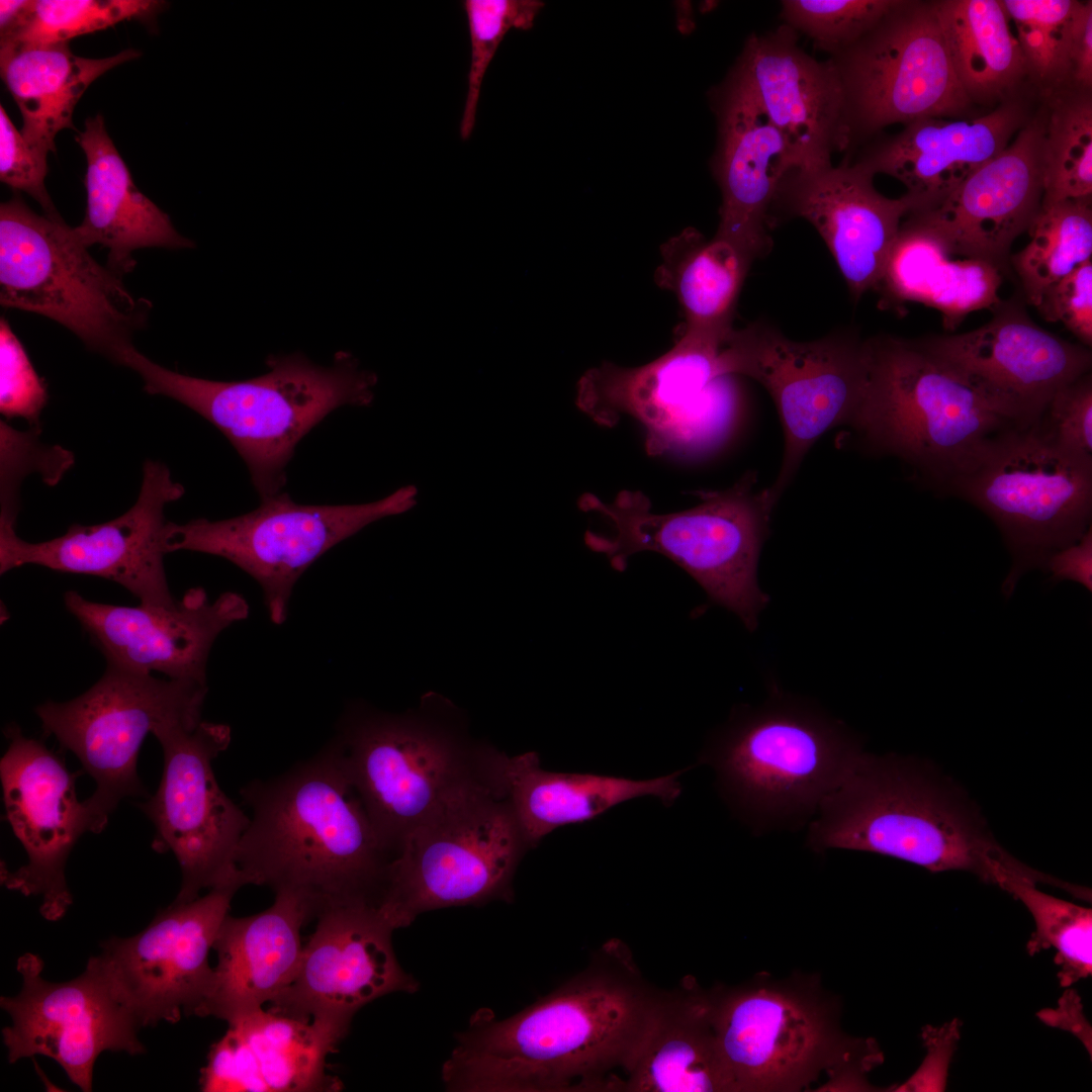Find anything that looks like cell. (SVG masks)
Segmentation results:
<instances>
[{
	"instance_id": "6da1fadb",
	"label": "cell",
	"mask_w": 1092,
	"mask_h": 1092,
	"mask_svg": "<svg viewBox=\"0 0 1092 1092\" xmlns=\"http://www.w3.org/2000/svg\"><path fill=\"white\" fill-rule=\"evenodd\" d=\"M617 950L515 1015L478 1010L443 1065L447 1090H608L604 1075L630 1065L660 994Z\"/></svg>"
},
{
	"instance_id": "7a4b0ae2",
	"label": "cell",
	"mask_w": 1092,
	"mask_h": 1092,
	"mask_svg": "<svg viewBox=\"0 0 1092 1092\" xmlns=\"http://www.w3.org/2000/svg\"><path fill=\"white\" fill-rule=\"evenodd\" d=\"M241 794L252 811L236 853L244 886L294 894L314 918L348 902L377 905L392 854L330 746Z\"/></svg>"
},
{
	"instance_id": "3957f363",
	"label": "cell",
	"mask_w": 1092,
	"mask_h": 1092,
	"mask_svg": "<svg viewBox=\"0 0 1092 1092\" xmlns=\"http://www.w3.org/2000/svg\"><path fill=\"white\" fill-rule=\"evenodd\" d=\"M806 845L872 852L930 872L965 871L1002 890L1043 874L1011 856L958 793L916 761L864 750L807 825Z\"/></svg>"
},
{
	"instance_id": "277c9868",
	"label": "cell",
	"mask_w": 1092,
	"mask_h": 1092,
	"mask_svg": "<svg viewBox=\"0 0 1092 1092\" xmlns=\"http://www.w3.org/2000/svg\"><path fill=\"white\" fill-rule=\"evenodd\" d=\"M116 363L136 372L149 394L170 397L215 426L245 461L261 499L282 492L299 441L336 408L372 404L378 382L347 351L336 353L327 367L301 353L270 355L265 374L240 381L172 371L132 345Z\"/></svg>"
},
{
	"instance_id": "5b68a950",
	"label": "cell",
	"mask_w": 1092,
	"mask_h": 1092,
	"mask_svg": "<svg viewBox=\"0 0 1092 1092\" xmlns=\"http://www.w3.org/2000/svg\"><path fill=\"white\" fill-rule=\"evenodd\" d=\"M863 751L860 738L810 701L775 691L734 711L701 761L755 834L807 826Z\"/></svg>"
},
{
	"instance_id": "8992f818",
	"label": "cell",
	"mask_w": 1092,
	"mask_h": 1092,
	"mask_svg": "<svg viewBox=\"0 0 1092 1092\" xmlns=\"http://www.w3.org/2000/svg\"><path fill=\"white\" fill-rule=\"evenodd\" d=\"M755 483V472L747 471L731 487L697 491V506L668 514L653 513L649 497L640 490H621L611 503L583 492L577 508L603 521L601 530L585 531L584 544L620 572L636 553L664 555L685 569L713 603L754 631L769 601L758 585L757 567L776 506L766 487L756 489Z\"/></svg>"
},
{
	"instance_id": "52a82bcc",
	"label": "cell",
	"mask_w": 1092,
	"mask_h": 1092,
	"mask_svg": "<svg viewBox=\"0 0 1092 1092\" xmlns=\"http://www.w3.org/2000/svg\"><path fill=\"white\" fill-rule=\"evenodd\" d=\"M867 375L851 429L873 451L895 456L945 487L971 471L1013 428L917 341H864Z\"/></svg>"
},
{
	"instance_id": "ba28073f",
	"label": "cell",
	"mask_w": 1092,
	"mask_h": 1092,
	"mask_svg": "<svg viewBox=\"0 0 1092 1092\" xmlns=\"http://www.w3.org/2000/svg\"><path fill=\"white\" fill-rule=\"evenodd\" d=\"M459 710L437 694L403 714L352 711L330 743L394 856L404 837L483 772L482 749Z\"/></svg>"
},
{
	"instance_id": "9c48e42d",
	"label": "cell",
	"mask_w": 1092,
	"mask_h": 1092,
	"mask_svg": "<svg viewBox=\"0 0 1092 1092\" xmlns=\"http://www.w3.org/2000/svg\"><path fill=\"white\" fill-rule=\"evenodd\" d=\"M530 848L510 803L483 771L404 837L377 906L396 930L427 911L510 901Z\"/></svg>"
},
{
	"instance_id": "30bf717a",
	"label": "cell",
	"mask_w": 1092,
	"mask_h": 1092,
	"mask_svg": "<svg viewBox=\"0 0 1092 1092\" xmlns=\"http://www.w3.org/2000/svg\"><path fill=\"white\" fill-rule=\"evenodd\" d=\"M729 334L682 330L670 350L644 365L587 369L576 382L575 405L604 428L626 416L636 420L652 457L712 449L728 435L739 405L725 354Z\"/></svg>"
},
{
	"instance_id": "8fae6325",
	"label": "cell",
	"mask_w": 1092,
	"mask_h": 1092,
	"mask_svg": "<svg viewBox=\"0 0 1092 1092\" xmlns=\"http://www.w3.org/2000/svg\"><path fill=\"white\" fill-rule=\"evenodd\" d=\"M0 302L61 324L113 362L151 307L90 255L75 228L19 197L0 206Z\"/></svg>"
},
{
	"instance_id": "7c38bea8",
	"label": "cell",
	"mask_w": 1092,
	"mask_h": 1092,
	"mask_svg": "<svg viewBox=\"0 0 1092 1092\" xmlns=\"http://www.w3.org/2000/svg\"><path fill=\"white\" fill-rule=\"evenodd\" d=\"M946 489L980 508L1001 530L1014 558L1003 583L1007 598L1023 572L1043 567L1051 553L1078 541L1091 526L1092 461L1060 448L1035 425L1002 432Z\"/></svg>"
},
{
	"instance_id": "4fadbf2b",
	"label": "cell",
	"mask_w": 1092,
	"mask_h": 1092,
	"mask_svg": "<svg viewBox=\"0 0 1092 1092\" xmlns=\"http://www.w3.org/2000/svg\"><path fill=\"white\" fill-rule=\"evenodd\" d=\"M207 690L206 682L157 678L107 661L100 679L84 694L35 708L46 736L73 752L96 783L84 801L91 832L104 829L120 800L146 796L136 772L145 738L166 725L199 723Z\"/></svg>"
},
{
	"instance_id": "5bb4252c",
	"label": "cell",
	"mask_w": 1092,
	"mask_h": 1092,
	"mask_svg": "<svg viewBox=\"0 0 1092 1092\" xmlns=\"http://www.w3.org/2000/svg\"><path fill=\"white\" fill-rule=\"evenodd\" d=\"M419 494L405 484L370 503L301 505L282 491L238 517L168 522L164 547L229 560L259 583L270 620L281 625L296 581L317 558L368 525L413 510Z\"/></svg>"
},
{
	"instance_id": "9a60e30c",
	"label": "cell",
	"mask_w": 1092,
	"mask_h": 1092,
	"mask_svg": "<svg viewBox=\"0 0 1092 1092\" xmlns=\"http://www.w3.org/2000/svg\"><path fill=\"white\" fill-rule=\"evenodd\" d=\"M726 352L731 374L760 383L781 419L782 464L766 487L776 505L815 442L832 428H851L866 383L864 341L842 331L798 342L757 321L733 329Z\"/></svg>"
},
{
	"instance_id": "2e32d148",
	"label": "cell",
	"mask_w": 1092,
	"mask_h": 1092,
	"mask_svg": "<svg viewBox=\"0 0 1092 1092\" xmlns=\"http://www.w3.org/2000/svg\"><path fill=\"white\" fill-rule=\"evenodd\" d=\"M153 735L163 749V775L156 793L138 806L155 826L154 850L172 851L179 863L174 902H190L204 889H240L236 853L250 817L220 790L211 765L228 748L231 728L201 720Z\"/></svg>"
},
{
	"instance_id": "e0dca14e",
	"label": "cell",
	"mask_w": 1092,
	"mask_h": 1092,
	"mask_svg": "<svg viewBox=\"0 0 1092 1092\" xmlns=\"http://www.w3.org/2000/svg\"><path fill=\"white\" fill-rule=\"evenodd\" d=\"M835 63L851 139L893 123L959 118L972 101L953 71L933 1H898Z\"/></svg>"
},
{
	"instance_id": "ac0fdd59",
	"label": "cell",
	"mask_w": 1092,
	"mask_h": 1092,
	"mask_svg": "<svg viewBox=\"0 0 1092 1092\" xmlns=\"http://www.w3.org/2000/svg\"><path fill=\"white\" fill-rule=\"evenodd\" d=\"M710 994L733 1091H798L849 1056L828 1005L811 987L761 979Z\"/></svg>"
},
{
	"instance_id": "d6986e66",
	"label": "cell",
	"mask_w": 1092,
	"mask_h": 1092,
	"mask_svg": "<svg viewBox=\"0 0 1092 1092\" xmlns=\"http://www.w3.org/2000/svg\"><path fill=\"white\" fill-rule=\"evenodd\" d=\"M42 970L38 956L23 954L17 962L20 992L1 997V1008L11 1018L2 1030L9 1063L48 1057L89 1092L95 1062L103 1052L145 1053L138 1037L141 1026L115 993L98 956L68 982H50L41 977Z\"/></svg>"
},
{
	"instance_id": "ffe728a7",
	"label": "cell",
	"mask_w": 1092,
	"mask_h": 1092,
	"mask_svg": "<svg viewBox=\"0 0 1092 1092\" xmlns=\"http://www.w3.org/2000/svg\"><path fill=\"white\" fill-rule=\"evenodd\" d=\"M291 983L268 1010L315 1022L343 1039L358 1010L393 992L413 993L418 982L399 965L395 930L370 901L332 906L316 917Z\"/></svg>"
},
{
	"instance_id": "44dd1931",
	"label": "cell",
	"mask_w": 1092,
	"mask_h": 1092,
	"mask_svg": "<svg viewBox=\"0 0 1092 1092\" xmlns=\"http://www.w3.org/2000/svg\"><path fill=\"white\" fill-rule=\"evenodd\" d=\"M185 492L161 461L147 460L135 503L122 515L97 525L70 526L57 538L28 542L15 532V521L0 519V573L27 564L110 579L142 605H177L164 567L165 508Z\"/></svg>"
},
{
	"instance_id": "7402d4cb",
	"label": "cell",
	"mask_w": 1092,
	"mask_h": 1092,
	"mask_svg": "<svg viewBox=\"0 0 1092 1092\" xmlns=\"http://www.w3.org/2000/svg\"><path fill=\"white\" fill-rule=\"evenodd\" d=\"M238 890L173 902L140 933L101 944L103 969L141 1027L196 1015L213 976L208 954Z\"/></svg>"
},
{
	"instance_id": "603a6c76",
	"label": "cell",
	"mask_w": 1092,
	"mask_h": 1092,
	"mask_svg": "<svg viewBox=\"0 0 1092 1092\" xmlns=\"http://www.w3.org/2000/svg\"><path fill=\"white\" fill-rule=\"evenodd\" d=\"M1015 429L1038 421L1053 395L1089 373L1087 347L1072 344L1006 306L986 325L917 341Z\"/></svg>"
},
{
	"instance_id": "cb8c5ba5",
	"label": "cell",
	"mask_w": 1092,
	"mask_h": 1092,
	"mask_svg": "<svg viewBox=\"0 0 1092 1092\" xmlns=\"http://www.w3.org/2000/svg\"><path fill=\"white\" fill-rule=\"evenodd\" d=\"M5 735L9 746L0 762L3 802L27 863L15 872L2 868L1 882L24 896H40L42 917L57 921L73 902L66 861L91 828L84 801L76 795L75 782L83 771L70 772L58 753L25 737L16 725L8 726Z\"/></svg>"
},
{
	"instance_id": "d4e9b609",
	"label": "cell",
	"mask_w": 1092,
	"mask_h": 1092,
	"mask_svg": "<svg viewBox=\"0 0 1092 1092\" xmlns=\"http://www.w3.org/2000/svg\"><path fill=\"white\" fill-rule=\"evenodd\" d=\"M1044 129L1045 109L942 202L910 212L908 219L952 257L984 261L1000 270L1012 243L1041 210Z\"/></svg>"
},
{
	"instance_id": "484cf974",
	"label": "cell",
	"mask_w": 1092,
	"mask_h": 1092,
	"mask_svg": "<svg viewBox=\"0 0 1092 1092\" xmlns=\"http://www.w3.org/2000/svg\"><path fill=\"white\" fill-rule=\"evenodd\" d=\"M64 603L106 661L201 682L217 636L249 615L240 594L224 592L210 601L202 587L188 589L172 608L96 603L75 590L64 595Z\"/></svg>"
},
{
	"instance_id": "4316f807",
	"label": "cell",
	"mask_w": 1092,
	"mask_h": 1092,
	"mask_svg": "<svg viewBox=\"0 0 1092 1092\" xmlns=\"http://www.w3.org/2000/svg\"><path fill=\"white\" fill-rule=\"evenodd\" d=\"M730 79L782 132L796 170L830 166L832 154L850 145L845 92L835 63L805 53L789 26L750 36Z\"/></svg>"
},
{
	"instance_id": "83f0119b",
	"label": "cell",
	"mask_w": 1092,
	"mask_h": 1092,
	"mask_svg": "<svg viewBox=\"0 0 1092 1092\" xmlns=\"http://www.w3.org/2000/svg\"><path fill=\"white\" fill-rule=\"evenodd\" d=\"M873 178L857 162L793 170L782 180L770 211L780 207L817 230L854 299L879 288L902 218L915 209L906 194L879 193Z\"/></svg>"
},
{
	"instance_id": "f1b7e54d",
	"label": "cell",
	"mask_w": 1092,
	"mask_h": 1092,
	"mask_svg": "<svg viewBox=\"0 0 1092 1092\" xmlns=\"http://www.w3.org/2000/svg\"><path fill=\"white\" fill-rule=\"evenodd\" d=\"M719 147L714 172L722 193L718 236L752 260L771 249L770 211L782 180L797 164L763 109L729 79L718 94Z\"/></svg>"
},
{
	"instance_id": "f546056e",
	"label": "cell",
	"mask_w": 1092,
	"mask_h": 1092,
	"mask_svg": "<svg viewBox=\"0 0 1092 1092\" xmlns=\"http://www.w3.org/2000/svg\"><path fill=\"white\" fill-rule=\"evenodd\" d=\"M1029 118L1023 103L1009 98L979 117L920 119L857 163L874 176L886 174L902 182L915 205L912 212L929 210L1001 153Z\"/></svg>"
},
{
	"instance_id": "4dcf8cb0",
	"label": "cell",
	"mask_w": 1092,
	"mask_h": 1092,
	"mask_svg": "<svg viewBox=\"0 0 1092 1092\" xmlns=\"http://www.w3.org/2000/svg\"><path fill=\"white\" fill-rule=\"evenodd\" d=\"M314 918L309 904L291 893H275L266 910L247 917L228 915L213 949L217 965L196 1015L233 1024L263 1009L293 980L303 946L301 928Z\"/></svg>"
},
{
	"instance_id": "1f68e13d",
	"label": "cell",
	"mask_w": 1092,
	"mask_h": 1092,
	"mask_svg": "<svg viewBox=\"0 0 1092 1092\" xmlns=\"http://www.w3.org/2000/svg\"><path fill=\"white\" fill-rule=\"evenodd\" d=\"M482 761L531 847L556 828L593 820L629 800L650 796L670 805L681 793V771L648 780L556 772L542 768L535 752L509 756L490 746H484Z\"/></svg>"
},
{
	"instance_id": "d6a6232c",
	"label": "cell",
	"mask_w": 1092,
	"mask_h": 1092,
	"mask_svg": "<svg viewBox=\"0 0 1092 1092\" xmlns=\"http://www.w3.org/2000/svg\"><path fill=\"white\" fill-rule=\"evenodd\" d=\"M76 140L85 154L87 169L86 210L75 231L88 248L99 244L108 249L106 266L122 276L133 269L135 250L194 246L175 230L168 214L136 188L101 115L88 117Z\"/></svg>"
},
{
	"instance_id": "836d02e7",
	"label": "cell",
	"mask_w": 1092,
	"mask_h": 1092,
	"mask_svg": "<svg viewBox=\"0 0 1092 1092\" xmlns=\"http://www.w3.org/2000/svg\"><path fill=\"white\" fill-rule=\"evenodd\" d=\"M620 1090L733 1091L712 1021L710 992L686 985L660 992L645 1036Z\"/></svg>"
},
{
	"instance_id": "e575fe53",
	"label": "cell",
	"mask_w": 1092,
	"mask_h": 1092,
	"mask_svg": "<svg viewBox=\"0 0 1092 1092\" xmlns=\"http://www.w3.org/2000/svg\"><path fill=\"white\" fill-rule=\"evenodd\" d=\"M139 56L128 49L107 58H83L73 54L69 42L0 47L1 77L22 115L23 138L46 155L55 151L59 131L74 128L75 106L89 85Z\"/></svg>"
},
{
	"instance_id": "d590c367",
	"label": "cell",
	"mask_w": 1092,
	"mask_h": 1092,
	"mask_svg": "<svg viewBox=\"0 0 1092 1092\" xmlns=\"http://www.w3.org/2000/svg\"><path fill=\"white\" fill-rule=\"evenodd\" d=\"M1000 270L984 261L956 260L908 218L901 223L879 287L897 301L938 310L953 329L967 314L1001 305Z\"/></svg>"
},
{
	"instance_id": "8d00e7d4",
	"label": "cell",
	"mask_w": 1092,
	"mask_h": 1092,
	"mask_svg": "<svg viewBox=\"0 0 1092 1092\" xmlns=\"http://www.w3.org/2000/svg\"><path fill=\"white\" fill-rule=\"evenodd\" d=\"M655 282L671 291L685 315V331L726 335L752 259L730 241L687 229L661 248Z\"/></svg>"
},
{
	"instance_id": "74e56055",
	"label": "cell",
	"mask_w": 1092,
	"mask_h": 1092,
	"mask_svg": "<svg viewBox=\"0 0 1092 1092\" xmlns=\"http://www.w3.org/2000/svg\"><path fill=\"white\" fill-rule=\"evenodd\" d=\"M933 5L953 71L970 100L1009 99L1028 76L1001 1L942 0Z\"/></svg>"
},
{
	"instance_id": "f35d334b",
	"label": "cell",
	"mask_w": 1092,
	"mask_h": 1092,
	"mask_svg": "<svg viewBox=\"0 0 1092 1092\" xmlns=\"http://www.w3.org/2000/svg\"><path fill=\"white\" fill-rule=\"evenodd\" d=\"M248 1048L264 1092L336 1091L327 1058L342 1040L324 1026L263 1009L229 1024Z\"/></svg>"
},
{
	"instance_id": "ab89813d",
	"label": "cell",
	"mask_w": 1092,
	"mask_h": 1092,
	"mask_svg": "<svg viewBox=\"0 0 1092 1092\" xmlns=\"http://www.w3.org/2000/svg\"><path fill=\"white\" fill-rule=\"evenodd\" d=\"M1027 232L1029 242L1012 264L1027 301L1036 306L1049 287L1091 260V196L1041 208Z\"/></svg>"
},
{
	"instance_id": "60d3db41",
	"label": "cell",
	"mask_w": 1092,
	"mask_h": 1092,
	"mask_svg": "<svg viewBox=\"0 0 1092 1092\" xmlns=\"http://www.w3.org/2000/svg\"><path fill=\"white\" fill-rule=\"evenodd\" d=\"M1044 98L1041 208L1092 195L1091 91L1068 87Z\"/></svg>"
},
{
	"instance_id": "b9f144b4",
	"label": "cell",
	"mask_w": 1092,
	"mask_h": 1092,
	"mask_svg": "<svg viewBox=\"0 0 1092 1092\" xmlns=\"http://www.w3.org/2000/svg\"><path fill=\"white\" fill-rule=\"evenodd\" d=\"M1005 891L1020 900L1032 915L1035 931L1027 943L1030 954L1057 950L1059 979L1068 987L1092 972V911L1090 908L1045 894L1031 881H1016Z\"/></svg>"
},
{
	"instance_id": "7bdbcfd3",
	"label": "cell",
	"mask_w": 1092,
	"mask_h": 1092,
	"mask_svg": "<svg viewBox=\"0 0 1092 1092\" xmlns=\"http://www.w3.org/2000/svg\"><path fill=\"white\" fill-rule=\"evenodd\" d=\"M1074 0H1003L1016 26L1027 76L1043 96L1072 87L1070 31Z\"/></svg>"
},
{
	"instance_id": "ee69618b",
	"label": "cell",
	"mask_w": 1092,
	"mask_h": 1092,
	"mask_svg": "<svg viewBox=\"0 0 1092 1092\" xmlns=\"http://www.w3.org/2000/svg\"><path fill=\"white\" fill-rule=\"evenodd\" d=\"M164 2L154 0H33L18 29L0 47L69 42L124 20L150 19Z\"/></svg>"
},
{
	"instance_id": "f6af8a7d",
	"label": "cell",
	"mask_w": 1092,
	"mask_h": 1092,
	"mask_svg": "<svg viewBox=\"0 0 1092 1092\" xmlns=\"http://www.w3.org/2000/svg\"><path fill=\"white\" fill-rule=\"evenodd\" d=\"M544 3L537 0H465L471 60L468 88L460 122V136L470 138L476 119L480 88L486 70L505 35L512 28L527 30Z\"/></svg>"
},
{
	"instance_id": "bcb514c9",
	"label": "cell",
	"mask_w": 1092,
	"mask_h": 1092,
	"mask_svg": "<svg viewBox=\"0 0 1092 1092\" xmlns=\"http://www.w3.org/2000/svg\"><path fill=\"white\" fill-rule=\"evenodd\" d=\"M895 0H785L787 26L808 35L835 56L843 53L887 15Z\"/></svg>"
},
{
	"instance_id": "7dc6e473",
	"label": "cell",
	"mask_w": 1092,
	"mask_h": 1092,
	"mask_svg": "<svg viewBox=\"0 0 1092 1092\" xmlns=\"http://www.w3.org/2000/svg\"><path fill=\"white\" fill-rule=\"evenodd\" d=\"M1034 425L1060 448L1092 461L1091 374L1059 389Z\"/></svg>"
},
{
	"instance_id": "c3c4849f",
	"label": "cell",
	"mask_w": 1092,
	"mask_h": 1092,
	"mask_svg": "<svg viewBox=\"0 0 1092 1092\" xmlns=\"http://www.w3.org/2000/svg\"><path fill=\"white\" fill-rule=\"evenodd\" d=\"M48 400L47 386L35 372L25 350L6 320L0 322V412L6 418H22L38 429L39 415Z\"/></svg>"
},
{
	"instance_id": "681fc988",
	"label": "cell",
	"mask_w": 1092,
	"mask_h": 1092,
	"mask_svg": "<svg viewBox=\"0 0 1092 1092\" xmlns=\"http://www.w3.org/2000/svg\"><path fill=\"white\" fill-rule=\"evenodd\" d=\"M46 154L33 149L23 138L6 110L0 106V179L11 188L24 191L36 200L46 214L59 217L47 191Z\"/></svg>"
},
{
	"instance_id": "f907efd6",
	"label": "cell",
	"mask_w": 1092,
	"mask_h": 1092,
	"mask_svg": "<svg viewBox=\"0 0 1092 1092\" xmlns=\"http://www.w3.org/2000/svg\"><path fill=\"white\" fill-rule=\"evenodd\" d=\"M1048 322H1061L1085 347L1092 344V261L1049 287L1035 306Z\"/></svg>"
},
{
	"instance_id": "816d5d0a",
	"label": "cell",
	"mask_w": 1092,
	"mask_h": 1092,
	"mask_svg": "<svg viewBox=\"0 0 1092 1092\" xmlns=\"http://www.w3.org/2000/svg\"><path fill=\"white\" fill-rule=\"evenodd\" d=\"M1070 63L1072 87L1091 91L1092 87V2L1077 1L1071 22Z\"/></svg>"
},
{
	"instance_id": "f5cc1de1",
	"label": "cell",
	"mask_w": 1092,
	"mask_h": 1092,
	"mask_svg": "<svg viewBox=\"0 0 1092 1092\" xmlns=\"http://www.w3.org/2000/svg\"><path fill=\"white\" fill-rule=\"evenodd\" d=\"M1052 574V580H1073L1092 592V527L1082 537L1063 548L1051 553L1044 566Z\"/></svg>"
},
{
	"instance_id": "db71d44e",
	"label": "cell",
	"mask_w": 1092,
	"mask_h": 1092,
	"mask_svg": "<svg viewBox=\"0 0 1092 1092\" xmlns=\"http://www.w3.org/2000/svg\"><path fill=\"white\" fill-rule=\"evenodd\" d=\"M33 0L0 1V40L12 35L25 20Z\"/></svg>"
}]
</instances>
